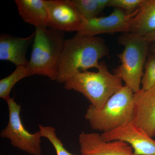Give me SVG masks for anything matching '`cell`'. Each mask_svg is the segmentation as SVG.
Masks as SVG:
<instances>
[{
    "mask_svg": "<svg viewBox=\"0 0 155 155\" xmlns=\"http://www.w3.org/2000/svg\"><path fill=\"white\" fill-rule=\"evenodd\" d=\"M30 76L31 75L27 66L16 67L12 74L0 80V97L7 101L11 98L10 93L14 85L21 79Z\"/></svg>",
    "mask_w": 155,
    "mask_h": 155,
    "instance_id": "obj_16",
    "label": "cell"
},
{
    "mask_svg": "<svg viewBox=\"0 0 155 155\" xmlns=\"http://www.w3.org/2000/svg\"><path fill=\"white\" fill-rule=\"evenodd\" d=\"M65 41L63 31L51 28H35L31 55L27 66L31 75H43L57 80Z\"/></svg>",
    "mask_w": 155,
    "mask_h": 155,
    "instance_id": "obj_2",
    "label": "cell"
},
{
    "mask_svg": "<svg viewBox=\"0 0 155 155\" xmlns=\"http://www.w3.org/2000/svg\"><path fill=\"white\" fill-rule=\"evenodd\" d=\"M35 31L26 37H17L6 33L0 35V60L8 61L16 67L27 66L28 61L26 53L33 44Z\"/></svg>",
    "mask_w": 155,
    "mask_h": 155,
    "instance_id": "obj_12",
    "label": "cell"
},
{
    "mask_svg": "<svg viewBox=\"0 0 155 155\" xmlns=\"http://www.w3.org/2000/svg\"><path fill=\"white\" fill-rule=\"evenodd\" d=\"M19 14L22 19L35 28L48 27V15L44 0H16Z\"/></svg>",
    "mask_w": 155,
    "mask_h": 155,
    "instance_id": "obj_13",
    "label": "cell"
},
{
    "mask_svg": "<svg viewBox=\"0 0 155 155\" xmlns=\"http://www.w3.org/2000/svg\"><path fill=\"white\" fill-rule=\"evenodd\" d=\"M119 44L124 47L118 55L121 65L114 70L134 93L140 89L143 69L148 55L150 44L143 36L130 32L123 33L118 38Z\"/></svg>",
    "mask_w": 155,
    "mask_h": 155,
    "instance_id": "obj_5",
    "label": "cell"
},
{
    "mask_svg": "<svg viewBox=\"0 0 155 155\" xmlns=\"http://www.w3.org/2000/svg\"><path fill=\"white\" fill-rule=\"evenodd\" d=\"M98 70L78 72L64 83V87L82 94L92 105L100 110L124 85L121 78L109 72L105 62H100Z\"/></svg>",
    "mask_w": 155,
    "mask_h": 155,
    "instance_id": "obj_3",
    "label": "cell"
},
{
    "mask_svg": "<svg viewBox=\"0 0 155 155\" xmlns=\"http://www.w3.org/2000/svg\"><path fill=\"white\" fill-rule=\"evenodd\" d=\"M48 15L49 28L65 31H79L85 19L78 13L69 0H44Z\"/></svg>",
    "mask_w": 155,
    "mask_h": 155,
    "instance_id": "obj_8",
    "label": "cell"
},
{
    "mask_svg": "<svg viewBox=\"0 0 155 155\" xmlns=\"http://www.w3.org/2000/svg\"><path fill=\"white\" fill-rule=\"evenodd\" d=\"M144 67L141 89L146 91L155 87V54H148Z\"/></svg>",
    "mask_w": 155,
    "mask_h": 155,
    "instance_id": "obj_18",
    "label": "cell"
},
{
    "mask_svg": "<svg viewBox=\"0 0 155 155\" xmlns=\"http://www.w3.org/2000/svg\"><path fill=\"white\" fill-rule=\"evenodd\" d=\"M38 127L42 137H45L49 140L54 148L57 155H76L72 154L65 149L64 144L56 135V130L54 127L43 126L40 124H38Z\"/></svg>",
    "mask_w": 155,
    "mask_h": 155,
    "instance_id": "obj_17",
    "label": "cell"
},
{
    "mask_svg": "<svg viewBox=\"0 0 155 155\" xmlns=\"http://www.w3.org/2000/svg\"><path fill=\"white\" fill-rule=\"evenodd\" d=\"M107 141L121 140L132 147L136 155H155V141L133 121L101 134Z\"/></svg>",
    "mask_w": 155,
    "mask_h": 155,
    "instance_id": "obj_7",
    "label": "cell"
},
{
    "mask_svg": "<svg viewBox=\"0 0 155 155\" xmlns=\"http://www.w3.org/2000/svg\"><path fill=\"white\" fill-rule=\"evenodd\" d=\"M134 15H127L123 10L115 8L106 17L85 19L83 28L75 37H94L101 34L129 32V22Z\"/></svg>",
    "mask_w": 155,
    "mask_h": 155,
    "instance_id": "obj_9",
    "label": "cell"
},
{
    "mask_svg": "<svg viewBox=\"0 0 155 155\" xmlns=\"http://www.w3.org/2000/svg\"><path fill=\"white\" fill-rule=\"evenodd\" d=\"M6 102L9 109L8 123L1 131L0 136L9 139L13 146L29 154L41 155L40 131L31 134L25 129L20 118L21 107L14 101V97Z\"/></svg>",
    "mask_w": 155,
    "mask_h": 155,
    "instance_id": "obj_6",
    "label": "cell"
},
{
    "mask_svg": "<svg viewBox=\"0 0 155 155\" xmlns=\"http://www.w3.org/2000/svg\"><path fill=\"white\" fill-rule=\"evenodd\" d=\"M82 155H136L132 147L121 140L107 141L101 134L82 131L79 135Z\"/></svg>",
    "mask_w": 155,
    "mask_h": 155,
    "instance_id": "obj_10",
    "label": "cell"
},
{
    "mask_svg": "<svg viewBox=\"0 0 155 155\" xmlns=\"http://www.w3.org/2000/svg\"><path fill=\"white\" fill-rule=\"evenodd\" d=\"M129 32L144 36L155 31V0H143L129 22Z\"/></svg>",
    "mask_w": 155,
    "mask_h": 155,
    "instance_id": "obj_14",
    "label": "cell"
},
{
    "mask_svg": "<svg viewBox=\"0 0 155 155\" xmlns=\"http://www.w3.org/2000/svg\"><path fill=\"white\" fill-rule=\"evenodd\" d=\"M149 52V54H155V41L150 43Z\"/></svg>",
    "mask_w": 155,
    "mask_h": 155,
    "instance_id": "obj_21",
    "label": "cell"
},
{
    "mask_svg": "<svg viewBox=\"0 0 155 155\" xmlns=\"http://www.w3.org/2000/svg\"><path fill=\"white\" fill-rule=\"evenodd\" d=\"M133 122L151 137H155V87L134 94Z\"/></svg>",
    "mask_w": 155,
    "mask_h": 155,
    "instance_id": "obj_11",
    "label": "cell"
},
{
    "mask_svg": "<svg viewBox=\"0 0 155 155\" xmlns=\"http://www.w3.org/2000/svg\"><path fill=\"white\" fill-rule=\"evenodd\" d=\"M134 94L124 85L98 110L91 104L84 117L94 130L108 132L133 121Z\"/></svg>",
    "mask_w": 155,
    "mask_h": 155,
    "instance_id": "obj_4",
    "label": "cell"
},
{
    "mask_svg": "<svg viewBox=\"0 0 155 155\" xmlns=\"http://www.w3.org/2000/svg\"><path fill=\"white\" fill-rule=\"evenodd\" d=\"M144 38L149 43L153 42L155 41V31L153 32H151L147 35L143 36Z\"/></svg>",
    "mask_w": 155,
    "mask_h": 155,
    "instance_id": "obj_20",
    "label": "cell"
},
{
    "mask_svg": "<svg viewBox=\"0 0 155 155\" xmlns=\"http://www.w3.org/2000/svg\"><path fill=\"white\" fill-rule=\"evenodd\" d=\"M143 0H110L108 7L123 10L127 15H136Z\"/></svg>",
    "mask_w": 155,
    "mask_h": 155,
    "instance_id": "obj_19",
    "label": "cell"
},
{
    "mask_svg": "<svg viewBox=\"0 0 155 155\" xmlns=\"http://www.w3.org/2000/svg\"><path fill=\"white\" fill-rule=\"evenodd\" d=\"M109 55V48L101 38L74 36L66 40L56 81L65 83L78 72L98 69L99 60Z\"/></svg>",
    "mask_w": 155,
    "mask_h": 155,
    "instance_id": "obj_1",
    "label": "cell"
},
{
    "mask_svg": "<svg viewBox=\"0 0 155 155\" xmlns=\"http://www.w3.org/2000/svg\"><path fill=\"white\" fill-rule=\"evenodd\" d=\"M110 0H69L79 14L85 19L97 17L107 7Z\"/></svg>",
    "mask_w": 155,
    "mask_h": 155,
    "instance_id": "obj_15",
    "label": "cell"
}]
</instances>
